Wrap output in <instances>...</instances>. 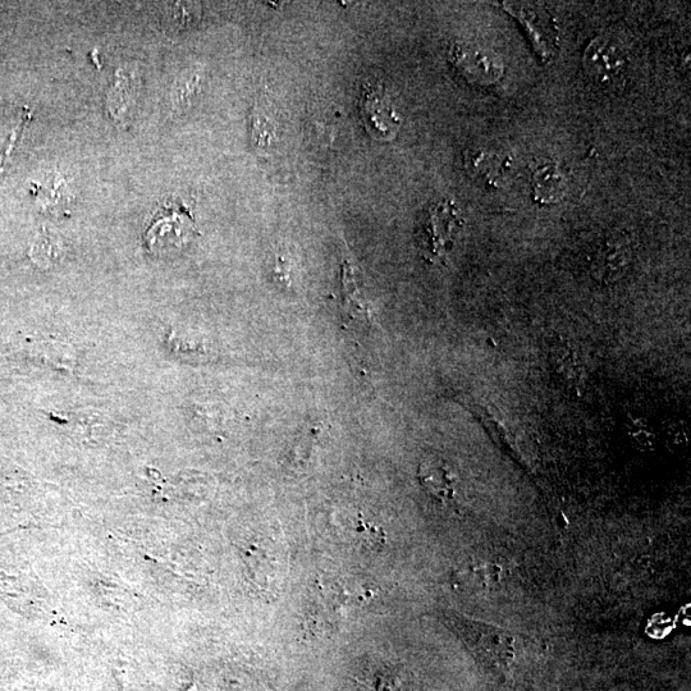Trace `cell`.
Returning a JSON list of instances; mask_svg holds the SVG:
<instances>
[{
	"label": "cell",
	"mask_w": 691,
	"mask_h": 691,
	"mask_svg": "<svg viewBox=\"0 0 691 691\" xmlns=\"http://www.w3.org/2000/svg\"><path fill=\"white\" fill-rule=\"evenodd\" d=\"M446 621L461 636L471 652L487 665L505 667L514 658L515 640L509 631L485 622L466 619L455 613L447 615Z\"/></svg>",
	"instance_id": "cell-1"
},
{
	"label": "cell",
	"mask_w": 691,
	"mask_h": 691,
	"mask_svg": "<svg viewBox=\"0 0 691 691\" xmlns=\"http://www.w3.org/2000/svg\"><path fill=\"white\" fill-rule=\"evenodd\" d=\"M30 120L31 113L25 109V114L24 117H22L20 125H18L15 131H13V134L11 137H9L7 144L3 146L2 150H0V168L3 167L4 162H6L9 155H11L13 149L16 148L18 140H20L22 132H24V128L27 126V123H29Z\"/></svg>",
	"instance_id": "cell-17"
},
{
	"label": "cell",
	"mask_w": 691,
	"mask_h": 691,
	"mask_svg": "<svg viewBox=\"0 0 691 691\" xmlns=\"http://www.w3.org/2000/svg\"><path fill=\"white\" fill-rule=\"evenodd\" d=\"M507 11L514 13L515 17L519 18L521 24H524L526 30H528L529 35L532 36L534 44L537 45L539 52L542 56H548L551 53V47H549V40L552 39L551 31H549L548 21L546 18L539 17L538 12L533 8L520 7L516 4H510V7H506Z\"/></svg>",
	"instance_id": "cell-12"
},
{
	"label": "cell",
	"mask_w": 691,
	"mask_h": 691,
	"mask_svg": "<svg viewBox=\"0 0 691 691\" xmlns=\"http://www.w3.org/2000/svg\"><path fill=\"white\" fill-rule=\"evenodd\" d=\"M200 18V8L194 3H169L164 13V24L169 31H182L195 25Z\"/></svg>",
	"instance_id": "cell-15"
},
{
	"label": "cell",
	"mask_w": 691,
	"mask_h": 691,
	"mask_svg": "<svg viewBox=\"0 0 691 691\" xmlns=\"http://www.w3.org/2000/svg\"><path fill=\"white\" fill-rule=\"evenodd\" d=\"M452 59L462 72L480 82L496 81L503 71L502 63L497 56L469 45H457L453 49Z\"/></svg>",
	"instance_id": "cell-6"
},
{
	"label": "cell",
	"mask_w": 691,
	"mask_h": 691,
	"mask_svg": "<svg viewBox=\"0 0 691 691\" xmlns=\"http://www.w3.org/2000/svg\"><path fill=\"white\" fill-rule=\"evenodd\" d=\"M583 63L585 71L602 84H615L625 75L628 59L621 45L615 40L598 38L585 50Z\"/></svg>",
	"instance_id": "cell-4"
},
{
	"label": "cell",
	"mask_w": 691,
	"mask_h": 691,
	"mask_svg": "<svg viewBox=\"0 0 691 691\" xmlns=\"http://www.w3.org/2000/svg\"><path fill=\"white\" fill-rule=\"evenodd\" d=\"M549 360L555 373L560 375L562 381L571 384L570 387H578L583 383V369L570 346L555 343L549 351Z\"/></svg>",
	"instance_id": "cell-13"
},
{
	"label": "cell",
	"mask_w": 691,
	"mask_h": 691,
	"mask_svg": "<svg viewBox=\"0 0 691 691\" xmlns=\"http://www.w3.org/2000/svg\"><path fill=\"white\" fill-rule=\"evenodd\" d=\"M466 163H468V168L473 175L492 186L502 185L507 169H509L507 160L498 157V155L487 153V151L470 153Z\"/></svg>",
	"instance_id": "cell-11"
},
{
	"label": "cell",
	"mask_w": 691,
	"mask_h": 691,
	"mask_svg": "<svg viewBox=\"0 0 691 691\" xmlns=\"http://www.w3.org/2000/svg\"><path fill=\"white\" fill-rule=\"evenodd\" d=\"M566 178L560 168L547 164L538 168L533 176L534 199L544 205L556 204L565 196Z\"/></svg>",
	"instance_id": "cell-10"
},
{
	"label": "cell",
	"mask_w": 691,
	"mask_h": 691,
	"mask_svg": "<svg viewBox=\"0 0 691 691\" xmlns=\"http://www.w3.org/2000/svg\"><path fill=\"white\" fill-rule=\"evenodd\" d=\"M462 219L451 201L433 204L424 213L420 226L421 249L432 263H441L451 253Z\"/></svg>",
	"instance_id": "cell-2"
},
{
	"label": "cell",
	"mask_w": 691,
	"mask_h": 691,
	"mask_svg": "<svg viewBox=\"0 0 691 691\" xmlns=\"http://www.w3.org/2000/svg\"><path fill=\"white\" fill-rule=\"evenodd\" d=\"M343 314L349 322L374 324L375 313L349 263L342 269Z\"/></svg>",
	"instance_id": "cell-7"
},
{
	"label": "cell",
	"mask_w": 691,
	"mask_h": 691,
	"mask_svg": "<svg viewBox=\"0 0 691 691\" xmlns=\"http://www.w3.org/2000/svg\"><path fill=\"white\" fill-rule=\"evenodd\" d=\"M194 231V222L189 213L172 210L166 217L158 219L146 235V244L153 253L177 249L189 241Z\"/></svg>",
	"instance_id": "cell-5"
},
{
	"label": "cell",
	"mask_w": 691,
	"mask_h": 691,
	"mask_svg": "<svg viewBox=\"0 0 691 691\" xmlns=\"http://www.w3.org/2000/svg\"><path fill=\"white\" fill-rule=\"evenodd\" d=\"M630 263L628 244L619 240H608L599 247L593 259V273L602 281H616L624 276Z\"/></svg>",
	"instance_id": "cell-8"
},
{
	"label": "cell",
	"mask_w": 691,
	"mask_h": 691,
	"mask_svg": "<svg viewBox=\"0 0 691 691\" xmlns=\"http://www.w3.org/2000/svg\"><path fill=\"white\" fill-rule=\"evenodd\" d=\"M360 107L366 130L375 140L395 139L402 120L386 89L379 82H369L364 86Z\"/></svg>",
	"instance_id": "cell-3"
},
{
	"label": "cell",
	"mask_w": 691,
	"mask_h": 691,
	"mask_svg": "<svg viewBox=\"0 0 691 691\" xmlns=\"http://www.w3.org/2000/svg\"><path fill=\"white\" fill-rule=\"evenodd\" d=\"M36 187L39 189L36 191V196L43 201L45 208L59 209L62 205L66 204L67 200L64 198L62 187L59 186L57 182H53L50 186Z\"/></svg>",
	"instance_id": "cell-16"
},
{
	"label": "cell",
	"mask_w": 691,
	"mask_h": 691,
	"mask_svg": "<svg viewBox=\"0 0 691 691\" xmlns=\"http://www.w3.org/2000/svg\"><path fill=\"white\" fill-rule=\"evenodd\" d=\"M421 485L441 501H451L456 494V477L442 460L428 459L419 466Z\"/></svg>",
	"instance_id": "cell-9"
},
{
	"label": "cell",
	"mask_w": 691,
	"mask_h": 691,
	"mask_svg": "<svg viewBox=\"0 0 691 691\" xmlns=\"http://www.w3.org/2000/svg\"><path fill=\"white\" fill-rule=\"evenodd\" d=\"M251 139L256 150L267 153L277 141L276 123L264 111H255L250 120Z\"/></svg>",
	"instance_id": "cell-14"
}]
</instances>
